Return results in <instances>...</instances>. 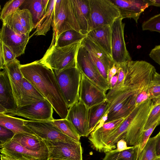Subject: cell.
<instances>
[{
	"label": "cell",
	"instance_id": "8d00e7d4",
	"mask_svg": "<svg viewBox=\"0 0 160 160\" xmlns=\"http://www.w3.org/2000/svg\"><path fill=\"white\" fill-rule=\"evenodd\" d=\"M16 57L10 48L0 40V68L3 69L7 63L15 59Z\"/></svg>",
	"mask_w": 160,
	"mask_h": 160
},
{
	"label": "cell",
	"instance_id": "484cf974",
	"mask_svg": "<svg viewBox=\"0 0 160 160\" xmlns=\"http://www.w3.org/2000/svg\"><path fill=\"white\" fill-rule=\"evenodd\" d=\"M12 138L27 149L34 151L48 150L45 141L39 137L24 134H15Z\"/></svg>",
	"mask_w": 160,
	"mask_h": 160
},
{
	"label": "cell",
	"instance_id": "f907efd6",
	"mask_svg": "<svg viewBox=\"0 0 160 160\" xmlns=\"http://www.w3.org/2000/svg\"><path fill=\"white\" fill-rule=\"evenodd\" d=\"M47 160H62L61 159H57V158H48Z\"/></svg>",
	"mask_w": 160,
	"mask_h": 160
},
{
	"label": "cell",
	"instance_id": "e575fe53",
	"mask_svg": "<svg viewBox=\"0 0 160 160\" xmlns=\"http://www.w3.org/2000/svg\"><path fill=\"white\" fill-rule=\"evenodd\" d=\"M20 22L24 29L28 33L35 28L32 15L27 9L19 8L16 11Z\"/></svg>",
	"mask_w": 160,
	"mask_h": 160
},
{
	"label": "cell",
	"instance_id": "52a82bcc",
	"mask_svg": "<svg viewBox=\"0 0 160 160\" xmlns=\"http://www.w3.org/2000/svg\"><path fill=\"white\" fill-rule=\"evenodd\" d=\"M153 105V102L150 100L138 106L136 114L123 138L128 147L138 145Z\"/></svg>",
	"mask_w": 160,
	"mask_h": 160
},
{
	"label": "cell",
	"instance_id": "b9f144b4",
	"mask_svg": "<svg viewBox=\"0 0 160 160\" xmlns=\"http://www.w3.org/2000/svg\"><path fill=\"white\" fill-rule=\"evenodd\" d=\"M15 134L10 130L0 125V144L3 143L9 139L12 138Z\"/></svg>",
	"mask_w": 160,
	"mask_h": 160
},
{
	"label": "cell",
	"instance_id": "8992f818",
	"mask_svg": "<svg viewBox=\"0 0 160 160\" xmlns=\"http://www.w3.org/2000/svg\"><path fill=\"white\" fill-rule=\"evenodd\" d=\"M76 63L81 73L105 92L110 89L109 82L101 74L88 52L81 44L77 53Z\"/></svg>",
	"mask_w": 160,
	"mask_h": 160
},
{
	"label": "cell",
	"instance_id": "c3c4849f",
	"mask_svg": "<svg viewBox=\"0 0 160 160\" xmlns=\"http://www.w3.org/2000/svg\"><path fill=\"white\" fill-rule=\"evenodd\" d=\"M156 144V152L158 156H160V134L159 132L157 134Z\"/></svg>",
	"mask_w": 160,
	"mask_h": 160
},
{
	"label": "cell",
	"instance_id": "603a6c76",
	"mask_svg": "<svg viewBox=\"0 0 160 160\" xmlns=\"http://www.w3.org/2000/svg\"><path fill=\"white\" fill-rule=\"evenodd\" d=\"M87 36L112 57L111 26H105L93 29L89 31Z\"/></svg>",
	"mask_w": 160,
	"mask_h": 160
},
{
	"label": "cell",
	"instance_id": "cb8c5ba5",
	"mask_svg": "<svg viewBox=\"0 0 160 160\" xmlns=\"http://www.w3.org/2000/svg\"><path fill=\"white\" fill-rule=\"evenodd\" d=\"M25 120V119L0 113V125L10 130L15 134H24L39 137L25 125L24 121Z\"/></svg>",
	"mask_w": 160,
	"mask_h": 160
},
{
	"label": "cell",
	"instance_id": "4dcf8cb0",
	"mask_svg": "<svg viewBox=\"0 0 160 160\" xmlns=\"http://www.w3.org/2000/svg\"><path fill=\"white\" fill-rule=\"evenodd\" d=\"M87 36L75 30L67 31L61 33L55 40V45L59 47H62L81 42Z\"/></svg>",
	"mask_w": 160,
	"mask_h": 160
},
{
	"label": "cell",
	"instance_id": "7dc6e473",
	"mask_svg": "<svg viewBox=\"0 0 160 160\" xmlns=\"http://www.w3.org/2000/svg\"><path fill=\"white\" fill-rule=\"evenodd\" d=\"M118 72L109 80V83L110 86V89L113 88L116 85L118 80Z\"/></svg>",
	"mask_w": 160,
	"mask_h": 160
},
{
	"label": "cell",
	"instance_id": "74e56055",
	"mask_svg": "<svg viewBox=\"0 0 160 160\" xmlns=\"http://www.w3.org/2000/svg\"><path fill=\"white\" fill-rule=\"evenodd\" d=\"M25 0H10L5 4L1 12L0 18L2 21L9 14L18 9Z\"/></svg>",
	"mask_w": 160,
	"mask_h": 160
},
{
	"label": "cell",
	"instance_id": "7c38bea8",
	"mask_svg": "<svg viewBox=\"0 0 160 160\" xmlns=\"http://www.w3.org/2000/svg\"><path fill=\"white\" fill-rule=\"evenodd\" d=\"M48 152V158L64 160H82V149L80 142L71 143L44 140Z\"/></svg>",
	"mask_w": 160,
	"mask_h": 160
},
{
	"label": "cell",
	"instance_id": "44dd1931",
	"mask_svg": "<svg viewBox=\"0 0 160 160\" xmlns=\"http://www.w3.org/2000/svg\"><path fill=\"white\" fill-rule=\"evenodd\" d=\"M121 118L105 123L98 128L94 129L88 138L92 148L99 152H101L104 141L108 135L124 120Z\"/></svg>",
	"mask_w": 160,
	"mask_h": 160
},
{
	"label": "cell",
	"instance_id": "f1b7e54d",
	"mask_svg": "<svg viewBox=\"0 0 160 160\" xmlns=\"http://www.w3.org/2000/svg\"><path fill=\"white\" fill-rule=\"evenodd\" d=\"M55 2V0H49L47 11L38 23L32 35H45L50 30L53 20Z\"/></svg>",
	"mask_w": 160,
	"mask_h": 160
},
{
	"label": "cell",
	"instance_id": "8fae6325",
	"mask_svg": "<svg viewBox=\"0 0 160 160\" xmlns=\"http://www.w3.org/2000/svg\"><path fill=\"white\" fill-rule=\"evenodd\" d=\"M24 124L44 140L71 143L78 142L63 134L54 125L52 121H35L26 120Z\"/></svg>",
	"mask_w": 160,
	"mask_h": 160
},
{
	"label": "cell",
	"instance_id": "816d5d0a",
	"mask_svg": "<svg viewBox=\"0 0 160 160\" xmlns=\"http://www.w3.org/2000/svg\"><path fill=\"white\" fill-rule=\"evenodd\" d=\"M154 160H160V156H157Z\"/></svg>",
	"mask_w": 160,
	"mask_h": 160
},
{
	"label": "cell",
	"instance_id": "f5cc1de1",
	"mask_svg": "<svg viewBox=\"0 0 160 160\" xmlns=\"http://www.w3.org/2000/svg\"><path fill=\"white\" fill-rule=\"evenodd\" d=\"M159 132V133H160V132Z\"/></svg>",
	"mask_w": 160,
	"mask_h": 160
},
{
	"label": "cell",
	"instance_id": "83f0119b",
	"mask_svg": "<svg viewBox=\"0 0 160 160\" xmlns=\"http://www.w3.org/2000/svg\"><path fill=\"white\" fill-rule=\"evenodd\" d=\"M110 104V102L107 99L102 103L89 108L88 122L90 134L94 130L100 121L106 113Z\"/></svg>",
	"mask_w": 160,
	"mask_h": 160
},
{
	"label": "cell",
	"instance_id": "3957f363",
	"mask_svg": "<svg viewBox=\"0 0 160 160\" xmlns=\"http://www.w3.org/2000/svg\"><path fill=\"white\" fill-rule=\"evenodd\" d=\"M90 15L88 32L104 26H111L120 17L118 8L110 0H89Z\"/></svg>",
	"mask_w": 160,
	"mask_h": 160
},
{
	"label": "cell",
	"instance_id": "836d02e7",
	"mask_svg": "<svg viewBox=\"0 0 160 160\" xmlns=\"http://www.w3.org/2000/svg\"><path fill=\"white\" fill-rule=\"evenodd\" d=\"M2 22V24L7 26L17 34L20 35L29 34L22 26L16 11L8 15Z\"/></svg>",
	"mask_w": 160,
	"mask_h": 160
},
{
	"label": "cell",
	"instance_id": "4fadbf2b",
	"mask_svg": "<svg viewBox=\"0 0 160 160\" xmlns=\"http://www.w3.org/2000/svg\"><path fill=\"white\" fill-rule=\"evenodd\" d=\"M81 44L87 49L100 73L109 82L108 72L115 64L112 57L87 36Z\"/></svg>",
	"mask_w": 160,
	"mask_h": 160
},
{
	"label": "cell",
	"instance_id": "1f68e13d",
	"mask_svg": "<svg viewBox=\"0 0 160 160\" xmlns=\"http://www.w3.org/2000/svg\"><path fill=\"white\" fill-rule=\"evenodd\" d=\"M52 121L54 125L63 134L77 142H80L81 136L72 124L68 119H54Z\"/></svg>",
	"mask_w": 160,
	"mask_h": 160
},
{
	"label": "cell",
	"instance_id": "7bdbcfd3",
	"mask_svg": "<svg viewBox=\"0 0 160 160\" xmlns=\"http://www.w3.org/2000/svg\"><path fill=\"white\" fill-rule=\"evenodd\" d=\"M150 57L160 65V45L156 46L150 51Z\"/></svg>",
	"mask_w": 160,
	"mask_h": 160
},
{
	"label": "cell",
	"instance_id": "f546056e",
	"mask_svg": "<svg viewBox=\"0 0 160 160\" xmlns=\"http://www.w3.org/2000/svg\"><path fill=\"white\" fill-rule=\"evenodd\" d=\"M138 145L131 146L122 151L115 149L105 153L103 160H138Z\"/></svg>",
	"mask_w": 160,
	"mask_h": 160
},
{
	"label": "cell",
	"instance_id": "ac0fdd59",
	"mask_svg": "<svg viewBox=\"0 0 160 160\" xmlns=\"http://www.w3.org/2000/svg\"><path fill=\"white\" fill-rule=\"evenodd\" d=\"M29 34H17L2 24L0 32V40L8 47L16 58L24 53L30 37Z\"/></svg>",
	"mask_w": 160,
	"mask_h": 160
},
{
	"label": "cell",
	"instance_id": "d590c367",
	"mask_svg": "<svg viewBox=\"0 0 160 160\" xmlns=\"http://www.w3.org/2000/svg\"><path fill=\"white\" fill-rule=\"evenodd\" d=\"M151 99L153 104H160V74L156 72L150 85Z\"/></svg>",
	"mask_w": 160,
	"mask_h": 160
},
{
	"label": "cell",
	"instance_id": "30bf717a",
	"mask_svg": "<svg viewBox=\"0 0 160 160\" xmlns=\"http://www.w3.org/2000/svg\"><path fill=\"white\" fill-rule=\"evenodd\" d=\"M137 94L134 92L124 93L110 102L107 111L108 118L105 122L127 117L136 107Z\"/></svg>",
	"mask_w": 160,
	"mask_h": 160
},
{
	"label": "cell",
	"instance_id": "f35d334b",
	"mask_svg": "<svg viewBox=\"0 0 160 160\" xmlns=\"http://www.w3.org/2000/svg\"><path fill=\"white\" fill-rule=\"evenodd\" d=\"M142 30L160 32V13L144 22L142 25Z\"/></svg>",
	"mask_w": 160,
	"mask_h": 160
},
{
	"label": "cell",
	"instance_id": "d6a6232c",
	"mask_svg": "<svg viewBox=\"0 0 160 160\" xmlns=\"http://www.w3.org/2000/svg\"><path fill=\"white\" fill-rule=\"evenodd\" d=\"M158 135L150 138L143 149L138 160H154L157 157L156 144Z\"/></svg>",
	"mask_w": 160,
	"mask_h": 160
},
{
	"label": "cell",
	"instance_id": "9a60e30c",
	"mask_svg": "<svg viewBox=\"0 0 160 160\" xmlns=\"http://www.w3.org/2000/svg\"><path fill=\"white\" fill-rule=\"evenodd\" d=\"M102 89L81 73L79 88V100L88 108L107 100Z\"/></svg>",
	"mask_w": 160,
	"mask_h": 160
},
{
	"label": "cell",
	"instance_id": "ee69618b",
	"mask_svg": "<svg viewBox=\"0 0 160 160\" xmlns=\"http://www.w3.org/2000/svg\"><path fill=\"white\" fill-rule=\"evenodd\" d=\"M130 147L128 146L126 141L122 138L118 142L116 149L118 151H122L127 149Z\"/></svg>",
	"mask_w": 160,
	"mask_h": 160
},
{
	"label": "cell",
	"instance_id": "7402d4cb",
	"mask_svg": "<svg viewBox=\"0 0 160 160\" xmlns=\"http://www.w3.org/2000/svg\"><path fill=\"white\" fill-rule=\"evenodd\" d=\"M71 2L80 32L87 35L90 15L89 0H71Z\"/></svg>",
	"mask_w": 160,
	"mask_h": 160
},
{
	"label": "cell",
	"instance_id": "5bb4252c",
	"mask_svg": "<svg viewBox=\"0 0 160 160\" xmlns=\"http://www.w3.org/2000/svg\"><path fill=\"white\" fill-rule=\"evenodd\" d=\"M1 153L28 160H47L48 150L34 151L22 146L12 138L0 144Z\"/></svg>",
	"mask_w": 160,
	"mask_h": 160
},
{
	"label": "cell",
	"instance_id": "277c9868",
	"mask_svg": "<svg viewBox=\"0 0 160 160\" xmlns=\"http://www.w3.org/2000/svg\"><path fill=\"white\" fill-rule=\"evenodd\" d=\"M52 26L55 40L61 33L67 31L75 30L80 32L71 0H55Z\"/></svg>",
	"mask_w": 160,
	"mask_h": 160
},
{
	"label": "cell",
	"instance_id": "2e32d148",
	"mask_svg": "<svg viewBox=\"0 0 160 160\" xmlns=\"http://www.w3.org/2000/svg\"><path fill=\"white\" fill-rule=\"evenodd\" d=\"M89 109L79 100L68 110L66 118L72 124L81 137H87L90 134L89 131Z\"/></svg>",
	"mask_w": 160,
	"mask_h": 160
},
{
	"label": "cell",
	"instance_id": "ab89813d",
	"mask_svg": "<svg viewBox=\"0 0 160 160\" xmlns=\"http://www.w3.org/2000/svg\"><path fill=\"white\" fill-rule=\"evenodd\" d=\"M157 122L160 123V104H153L148 117L144 130L150 127Z\"/></svg>",
	"mask_w": 160,
	"mask_h": 160
},
{
	"label": "cell",
	"instance_id": "d6986e66",
	"mask_svg": "<svg viewBox=\"0 0 160 160\" xmlns=\"http://www.w3.org/2000/svg\"><path fill=\"white\" fill-rule=\"evenodd\" d=\"M118 9L120 17L132 18L136 23L141 14L149 6L147 0H110Z\"/></svg>",
	"mask_w": 160,
	"mask_h": 160
},
{
	"label": "cell",
	"instance_id": "7a4b0ae2",
	"mask_svg": "<svg viewBox=\"0 0 160 160\" xmlns=\"http://www.w3.org/2000/svg\"><path fill=\"white\" fill-rule=\"evenodd\" d=\"M53 36L51 44L40 62L58 74L68 69L77 67L76 56L81 42L59 47Z\"/></svg>",
	"mask_w": 160,
	"mask_h": 160
},
{
	"label": "cell",
	"instance_id": "6da1fadb",
	"mask_svg": "<svg viewBox=\"0 0 160 160\" xmlns=\"http://www.w3.org/2000/svg\"><path fill=\"white\" fill-rule=\"evenodd\" d=\"M20 69L23 77L50 103L61 119L66 118L69 109L54 72L39 60L21 64Z\"/></svg>",
	"mask_w": 160,
	"mask_h": 160
},
{
	"label": "cell",
	"instance_id": "ba28073f",
	"mask_svg": "<svg viewBox=\"0 0 160 160\" xmlns=\"http://www.w3.org/2000/svg\"><path fill=\"white\" fill-rule=\"evenodd\" d=\"M53 109L52 104L45 99L18 107L15 111L7 115L22 117L32 121H52L54 119Z\"/></svg>",
	"mask_w": 160,
	"mask_h": 160
},
{
	"label": "cell",
	"instance_id": "ffe728a7",
	"mask_svg": "<svg viewBox=\"0 0 160 160\" xmlns=\"http://www.w3.org/2000/svg\"><path fill=\"white\" fill-rule=\"evenodd\" d=\"M21 65L20 61L16 58L6 64L4 68L8 73L18 108L20 106L24 77L20 69Z\"/></svg>",
	"mask_w": 160,
	"mask_h": 160
},
{
	"label": "cell",
	"instance_id": "5b68a950",
	"mask_svg": "<svg viewBox=\"0 0 160 160\" xmlns=\"http://www.w3.org/2000/svg\"><path fill=\"white\" fill-rule=\"evenodd\" d=\"M63 97L68 108L79 101L81 73L77 67L55 74Z\"/></svg>",
	"mask_w": 160,
	"mask_h": 160
},
{
	"label": "cell",
	"instance_id": "f6af8a7d",
	"mask_svg": "<svg viewBox=\"0 0 160 160\" xmlns=\"http://www.w3.org/2000/svg\"><path fill=\"white\" fill-rule=\"evenodd\" d=\"M1 160H28L25 158H18L1 153Z\"/></svg>",
	"mask_w": 160,
	"mask_h": 160
},
{
	"label": "cell",
	"instance_id": "4316f807",
	"mask_svg": "<svg viewBox=\"0 0 160 160\" xmlns=\"http://www.w3.org/2000/svg\"><path fill=\"white\" fill-rule=\"evenodd\" d=\"M45 99V98L38 90L23 77L20 107Z\"/></svg>",
	"mask_w": 160,
	"mask_h": 160
},
{
	"label": "cell",
	"instance_id": "bcb514c9",
	"mask_svg": "<svg viewBox=\"0 0 160 160\" xmlns=\"http://www.w3.org/2000/svg\"><path fill=\"white\" fill-rule=\"evenodd\" d=\"M118 72V68L116 64L115 63L113 66L109 70L108 72V78L109 82L110 79L113 76L115 75Z\"/></svg>",
	"mask_w": 160,
	"mask_h": 160
},
{
	"label": "cell",
	"instance_id": "9c48e42d",
	"mask_svg": "<svg viewBox=\"0 0 160 160\" xmlns=\"http://www.w3.org/2000/svg\"><path fill=\"white\" fill-rule=\"evenodd\" d=\"M119 17L111 25L112 38V57L114 63L119 64L132 60L124 40L125 24Z\"/></svg>",
	"mask_w": 160,
	"mask_h": 160
},
{
	"label": "cell",
	"instance_id": "d4e9b609",
	"mask_svg": "<svg viewBox=\"0 0 160 160\" xmlns=\"http://www.w3.org/2000/svg\"><path fill=\"white\" fill-rule=\"evenodd\" d=\"M49 2V0H25L22 5V9H28L31 13L35 28L46 12Z\"/></svg>",
	"mask_w": 160,
	"mask_h": 160
},
{
	"label": "cell",
	"instance_id": "681fc988",
	"mask_svg": "<svg viewBox=\"0 0 160 160\" xmlns=\"http://www.w3.org/2000/svg\"><path fill=\"white\" fill-rule=\"evenodd\" d=\"M149 6H153L160 7V0H147Z\"/></svg>",
	"mask_w": 160,
	"mask_h": 160
},
{
	"label": "cell",
	"instance_id": "60d3db41",
	"mask_svg": "<svg viewBox=\"0 0 160 160\" xmlns=\"http://www.w3.org/2000/svg\"><path fill=\"white\" fill-rule=\"evenodd\" d=\"M160 124L159 122H157L150 127L144 131L138 145V158L140 152L146 145L154 129L157 126Z\"/></svg>",
	"mask_w": 160,
	"mask_h": 160
},
{
	"label": "cell",
	"instance_id": "e0dca14e",
	"mask_svg": "<svg viewBox=\"0 0 160 160\" xmlns=\"http://www.w3.org/2000/svg\"><path fill=\"white\" fill-rule=\"evenodd\" d=\"M18 108L8 73L4 68L0 72V113L8 114Z\"/></svg>",
	"mask_w": 160,
	"mask_h": 160
}]
</instances>
